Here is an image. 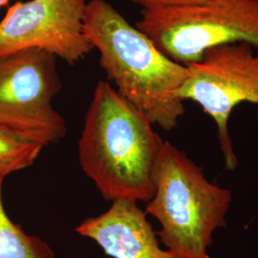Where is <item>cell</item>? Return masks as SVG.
<instances>
[{
  "mask_svg": "<svg viewBox=\"0 0 258 258\" xmlns=\"http://www.w3.org/2000/svg\"><path fill=\"white\" fill-rule=\"evenodd\" d=\"M141 111L106 82H99L87 109L79 161L107 201L148 202L153 172L165 143Z\"/></svg>",
  "mask_w": 258,
  "mask_h": 258,
  "instance_id": "6da1fadb",
  "label": "cell"
},
{
  "mask_svg": "<svg viewBox=\"0 0 258 258\" xmlns=\"http://www.w3.org/2000/svg\"><path fill=\"white\" fill-rule=\"evenodd\" d=\"M84 29L120 96L152 124L166 131L175 128L184 114L177 93L186 80V66L162 54L105 0L87 3Z\"/></svg>",
  "mask_w": 258,
  "mask_h": 258,
  "instance_id": "7a4b0ae2",
  "label": "cell"
},
{
  "mask_svg": "<svg viewBox=\"0 0 258 258\" xmlns=\"http://www.w3.org/2000/svg\"><path fill=\"white\" fill-rule=\"evenodd\" d=\"M153 182L155 192L147 213L160 222L157 235L166 249L181 258H212L213 233L228 226L231 190L211 183L202 167L166 141Z\"/></svg>",
  "mask_w": 258,
  "mask_h": 258,
  "instance_id": "3957f363",
  "label": "cell"
},
{
  "mask_svg": "<svg viewBox=\"0 0 258 258\" xmlns=\"http://www.w3.org/2000/svg\"><path fill=\"white\" fill-rule=\"evenodd\" d=\"M136 28L180 64L198 61L206 50L232 42L258 48V0H207L202 4L143 10Z\"/></svg>",
  "mask_w": 258,
  "mask_h": 258,
  "instance_id": "277c9868",
  "label": "cell"
},
{
  "mask_svg": "<svg viewBox=\"0 0 258 258\" xmlns=\"http://www.w3.org/2000/svg\"><path fill=\"white\" fill-rule=\"evenodd\" d=\"M55 58L37 48L0 56V126L44 148L67 133L53 105L62 87Z\"/></svg>",
  "mask_w": 258,
  "mask_h": 258,
  "instance_id": "5b68a950",
  "label": "cell"
},
{
  "mask_svg": "<svg viewBox=\"0 0 258 258\" xmlns=\"http://www.w3.org/2000/svg\"><path fill=\"white\" fill-rule=\"evenodd\" d=\"M187 77L177 93L184 102L198 103L214 120L225 165L238 164L229 131L231 112L241 102L258 104V49L248 42L212 47L189 64Z\"/></svg>",
  "mask_w": 258,
  "mask_h": 258,
  "instance_id": "8992f818",
  "label": "cell"
},
{
  "mask_svg": "<svg viewBox=\"0 0 258 258\" xmlns=\"http://www.w3.org/2000/svg\"><path fill=\"white\" fill-rule=\"evenodd\" d=\"M86 0L17 2L0 21V56L37 48L74 65L92 52L84 29Z\"/></svg>",
  "mask_w": 258,
  "mask_h": 258,
  "instance_id": "52a82bcc",
  "label": "cell"
},
{
  "mask_svg": "<svg viewBox=\"0 0 258 258\" xmlns=\"http://www.w3.org/2000/svg\"><path fill=\"white\" fill-rule=\"evenodd\" d=\"M75 231L93 240L112 258H181L161 248L147 212L134 200L112 202L106 212L86 218Z\"/></svg>",
  "mask_w": 258,
  "mask_h": 258,
  "instance_id": "ba28073f",
  "label": "cell"
},
{
  "mask_svg": "<svg viewBox=\"0 0 258 258\" xmlns=\"http://www.w3.org/2000/svg\"><path fill=\"white\" fill-rule=\"evenodd\" d=\"M7 176L0 171V258H55L47 242L28 234L20 225L11 220L2 200V185Z\"/></svg>",
  "mask_w": 258,
  "mask_h": 258,
  "instance_id": "9c48e42d",
  "label": "cell"
},
{
  "mask_svg": "<svg viewBox=\"0 0 258 258\" xmlns=\"http://www.w3.org/2000/svg\"><path fill=\"white\" fill-rule=\"evenodd\" d=\"M43 146L0 126V171L10 175L37 161Z\"/></svg>",
  "mask_w": 258,
  "mask_h": 258,
  "instance_id": "30bf717a",
  "label": "cell"
},
{
  "mask_svg": "<svg viewBox=\"0 0 258 258\" xmlns=\"http://www.w3.org/2000/svg\"><path fill=\"white\" fill-rule=\"evenodd\" d=\"M130 1L141 5L142 7H144V10H156L198 5L206 2L207 0H130Z\"/></svg>",
  "mask_w": 258,
  "mask_h": 258,
  "instance_id": "8fae6325",
  "label": "cell"
},
{
  "mask_svg": "<svg viewBox=\"0 0 258 258\" xmlns=\"http://www.w3.org/2000/svg\"><path fill=\"white\" fill-rule=\"evenodd\" d=\"M10 0H0V8L3 6H6L9 3Z\"/></svg>",
  "mask_w": 258,
  "mask_h": 258,
  "instance_id": "7c38bea8",
  "label": "cell"
}]
</instances>
